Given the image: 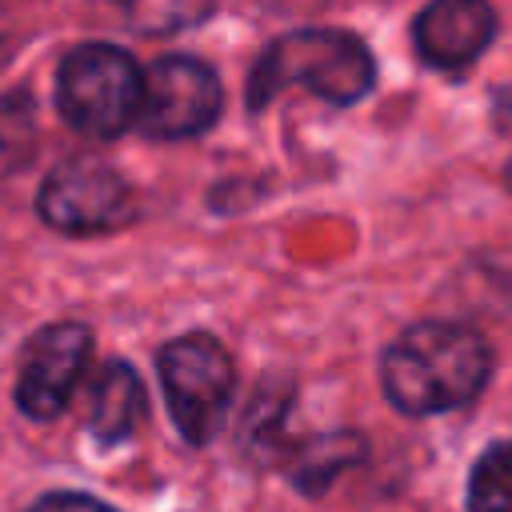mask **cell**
<instances>
[{"instance_id": "cell-1", "label": "cell", "mask_w": 512, "mask_h": 512, "mask_svg": "<svg viewBox=\"0 0 512 512\" xmlns=\"http://www.w3.org/2000/svg\"><path fill=\"white\" fill-rule=\"evenodd\" d=\"M492 376L488 340L456 320H420L380 356V388L404 416L468 408Z\"/></svg>"}, {"instance_id": "cell-2", "label": "cell", "mask_w": 512, "mask_h": 512, "mask_svg": "<svg viewBox=\"0 0 512 512\" xmlns=\"http://www.w3.org/2000/svg\"><path fill=\"white\" fill-rule=\"evenodd\" d=\"M284 84H304L328 104H360L376 84L368 44L344 28H296L272 40L248 72V112H260Z\"/></svg>"}, {"instance_id": "cell-3", "label": "cell", "mask_w": 512, "mask_h": 512, "mask_svg": "<svg viewBox=\"0 0 512 512\" xmlns=\"http://www.w3.org/2000/svg\"><path fill=\"white\" fill-rule=\"evenodd\" d=\"M144 72L116 44H80L56 68V108L60 116L96 140H116L136 124Z\"/></svg>"}, {"instance_id": "cell-4", "label": "cell", "mask_w": 512, "mask_h": 512, "mask_svg": "<svg viewBox=\"0 0 512 512\" xmlns=\"http://www.w3.org/2000/svg\"><path fill=\"white\" fill-rule=\"evenodd\" d=\"M156 372L176 432L196 448L216 440L236 388V368L228 348L208 332H188L160 348Z\"/></svg>"}, {"instance_id": "cell-5", "label": "cell", "mask_w": 512, "mask_h": 512, "mask_svg": "<svg viewBox=\"0 0 512 512\" xmlns=\"http://www.w3.org/2000/svg\"><path fill=\"white\" fill-rule=\"evenodd\" d=\"M36 212L64 236H100L124 228L136 216V200L112 164L96 156H68L44 176Z\"/></svg>"}, {"instance_id": "cell-6", "label": "cell", "mask_w": 512, "mask_h": 512, "mask_svg": "<svg viewBox=\"0 0 512 512\" xmlns=\"http://www.w3.org/2000/svg\"><path fill=\"white\" fill-rule=\"evenodd\" d=\"M224 108L220 76L196 56H160L144 72L136 124L152 140H188L216 124Z\"/></svg>"}, {"instance_id": "cell-7", "label": "cell", "mask_w": 512, "mask_h": 512, "mask_svg": "<svg viewBox=\"0 0 512 512\" xmlns=\"http://www.w3.org/2000/svg\"><path fill=\"white\" fill-rule=\"evenodd\" d=\"M92 356V332L80 320H56L48 328H40L24 352H20V368H16V388L12 400L28 420H56L84 368Z\"/></svg>"}, {"instance_id": "cell-8", "label": "cell", "mask_w": 512, "mask_h": 512, "mask_svg": "<svg viewBox=\"0 0 512 512\" xmlns=\"http://www.w3.org/2000/svg\"><path fill=\"white\" fill-rule=\"evenodd\" d=\"M496 36V12L484 0H436L412 20V48L428 68L456 72Z\"/></svg>"}, {"instance_id": "cell-9", "label": "cell", "mask_w": 512, "mask_h": 512, "mask_svg": "<svg viewBox=\"0 0 512 512\" xmlns=\"http://www.w3.org/2000/svg\"><path fill=\"white\" fill-rule=\"evenodd\" d=\"M148 412L144 384L132 364L124 360H104L88 384V436L104 448L124 444Z\"/></svg>"}, {"instance_id": "cell-10", "label": "cell", "mask_w": 512, "mask_h": 512, "mask_svg": "<svg viewBox=\"0 0 512 512\" xmlns=\"http://www.w3.org/2000/svg\"><path fill=\"white\" fill-rule=\"evenodd\" d=\"M468 512H512V440L492 444L468 472Z\"/></svg>"}, {"instance_id": "cell-11", "label": "cell", "mask_w": 512, "mask_h": 512, "mask_svg": "<svg viewBox=\"0 0 512 512\" xmlns=\"http://www.w3.org/2000/svg\"><path fill=\"white\" fill-rule=\"evenodd\" d=\"M296 468H292V476H296V484L304 488V492H324L328 488V480L352 460V456H360V440L356 436H324L320 444H308V448H296Z\"/></svg>"}, {"instance_id": "cell-12", "label": "cell", "mask_w": 512, "mask_h": 512, "mask_svg": "<svg viewBox=\"0 0 512 512\" xmlns=\"http://www.w3.org/2000/svg\"><path fill=\"white\" fill-rule=\"evenodd\" d=\"M32 148V100L24 92H8L0 100V160L12 168V164H24Z\"/></svg>"}, {"instance_id": "cell-13", "label": "cell", "mask_w": 512, "mask_h": 512, "mask_svg": "<svg viewBox=\"0 0 512 512\" xmlns=\"http://www.w3.org/2000/svg\"><path fill=\"white\" fill-rule=\"evenodd\" d=\"M28 512H116V508L96 496H84V492H48Z\"/></svg>"}, {"instance_id": "cell-14", "label": "cell", "mask_w": 512, "mask_h": 512, "mask_svg": "<svg viewBox=\"0 0 512 512\" xmlns=\"http://www.w3.org/2000/svg\"><path fill=\"white\" fill-rule=\"evenodd\" d=\"M496 124H500L504 132H512V88H504V92L496 96Z\"/></svg>"}, {"instance_id": "cell-15", "label": "cell", "mask_w": 512, "mask_h": 512, "mask_svg": "<svg viewBox=\"0 0 512 512\" xmlns=\"http://www.w3.org/2000/svg\"><path fill=\"white\" fill-rule=\"evenodd\" d=\"M504 180H508V188H512V164H508V172H504Z\"/></svg>"}]
</instances>
